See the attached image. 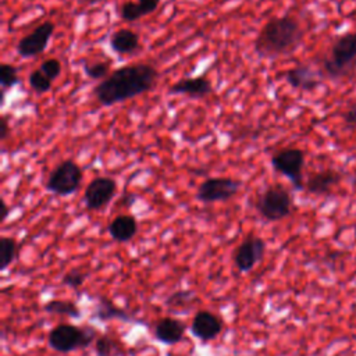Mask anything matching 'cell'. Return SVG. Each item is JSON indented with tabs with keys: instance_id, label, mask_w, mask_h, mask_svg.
I'll list each match as a JSON object with an SVG mask.
<instances>
[{
	"instance_id": "6da1fadb",
	"label": "cell",
	"mask_w": 356,
	"mask_h": 356,
	"mask_svg": "<svg viewBox=\"0 0 356 356\" xmlns=\"http://www.w3.org/2000/svg\"><path fill=\"white\" fill-rule=\"evenodd\" d=\"M159 75L157 68L152 64H128L100 81L93 88V95L99 104L108 107L150 92L156 86Z\"/></svg>"
},
{
	"instance_id": "7a4b0ae2",
	"label": "cell",
	"mask_w": 356,
	"mask_h": 356,
	"mask_svg": "<svg viewBox=\"0 0 356 356\" xmlns=\"http://www.w3.org/2000/svg\"><path fill=\"white\" fill-rule=\"evenodd\" d=\"M305 31L292 15L274 17L259 31L253 50L259 58H277L293 53L302 43Z\"/></svg>"
},
{
	"instance_id": "3957f363",
	"label": "cell",
	"mask_w": 356,
	"mask_h": 356,
	"mask_svg": "<svg viewBox=\"0 0 356 356\" xmlns=\"http://www.w3.org/2000/svg\"><path fill=\"white\" fill-rule=\"evenodd\" d=\"M356 60V32L338 36L331 44L330 54L321 61L325 75L331 79H341L348 75L350 65Z\"/></svg>"
},
{
	"instance_id": "277c9868",
	"label": "cell",
	"mask_w": 356,
	"mask_h": 356,
	"mask_svg": "<svg viewBox=\"0 0 356 356\" xmlns=\"http://www.w3.org/2000/svg\"><path fill=\"white\" fill-rule=\"evenodd\" d=\"M292 195L281 184L267 186L256 199L257 213L267 221H280L292 213Z\"/></svg>"
},
{
	"instance_id": "5b68a950",
	"label": "cell",
	"mask_w": 356,
	"mask_h": 356,
	"mask_svg": "<svg viewBox=\"0 0 356 356\" xmlns=\"http://www.w3.org/2000/svg\"><path fill=\"white\" fill-rule=\"evenodd\" d=\"M83 179V171L72 159H65L49 174L44 189L56 196H70L75 193Z\"/></svg>"
},
{
	"instance_id": "8992f818",
	"label": "cell",
	"mask_w": 356,
	"mask_h": 356,
	"mask_svg": "<svg viewBox=\"0 0 356 356\" xmlns=\"http://www.w3.org/2000/svg\"><path fill=\"white\" fill-rule=\"evenodd\" d=\"M271 165L278 174L288 178L296 191L305 189V152L302 149L284 147L277 150L271 156Z\"/></svg>"
},
{
	"instance_id": "52a82bcc",
	"label": "cell",
	"mask_w": 356,
	"mask_h": 356,
	"mask_svg": "<svg viewBox=\"0 0 356 356\" xmlns=\"http://www.w3.org/2000/svg\"><path fill=\"white\" fill-rule=\"evenodd\" d=\"M95 330L78 328L71 324H60L49 334V345L57 352H71L88 346L95 338Z\"/></svg>"
},
{
	"instance_id": "ba28073f",
	"label": "cell",
	"mask_w": 356,
	"mask_h": 356,
	"mask_svg": "<svg viewBox=\"0 0 356 356\" xmlns=\"http://www.w3.org/2000/svg\"><path fill=\"white\" fill-rule=\"evenodd\" d=\"M242 182L231 177H210L204 179L196 191V199L202 203L227 202L241 189Z\"/></svg>"
},
{
	"instance_id": "9c48e42d",
	"label": "cell",
	"mask_w": 356,
	"mask_h": 356,
	"mask_svg": "<svg viewBox=\"0 0 356 356\" xmlns=\"http://www.w3.org/2000/svg\"><path fill=\"white\" fill-rule=\"evenodd\" d=\"M56 25L51 21H44L39 24L32 32L22 36L17 46V54L22 58H32L39 54H42L46 47L49 46V42L54 33Z\"/></svg>"
},
{
	"instance_id": "30bf717a",
	"label": "cell",
	"mask_w": 356,
	"mask_h": 356,
	"mask_svg": "<svg viewBox=\"0 0 356 356\" xmlns=\"http://www.w3.org/2000/svg\"><path fill=\"white\" fill-rule=\"evenodd\" d=\"M117 193V181L111 177H96L85 188L83 202L88 210L104 209Z\"/></svg>"
},
{
	"instance_id": "8fae6325",
	"label": "cell",
	"mask_w": 356,
	"mask_h": 356,
	"mask_svg": "<svg viewBox=\"0 0 356 356\" xmlns=\"http://www.w3.org/2000/svg\"><path fill=\"white\" fill-rule=\"evenodd\" d=\"M264 253L266 242L256 235H248L234 250L232 259L236 268L245 273L252 270L263 259Z\"/></svg>"
},
{
	"instance_id": "7c38bea8",
	"label": "cell",
	"mask_w": 356,
	"mask_h": 356,
	"mask_svg": "<svg viewBox=\"0 0 356 356\" xmlns=\"http://www.w3.org/2000/svg\"><path fill=\"white\" fill-rule=\"evenodd\" d=\"M284 76L291 88L303 92H312L321 83L318 72L309 64H298L289 68Z\"/></svg>"
},
{
	"instance_id": "4fadbf2b",
	"label": "cell",
	"mask_w": 356,
	"mask_h": 356,
	"mask_svg": "<svg viewBox=\"0 0 356 356\" xmlns=\"http://www.w3.org/2000/svg\"><path fill=\"white\" fill-rule=\"evenodd\" d=\"M211 92V82L202 75L178 79L168 88V95H182L191 99H203L209 96Z\"/></svg>"
},
{
	"instance_id": "5bb4252c",
	"label": "cell",
	"mask_w": 356,
	"mask_h": 356,
	"mask_svg": "<svg viewBox=\"0 0 356 356\" xmlns=\"http://www.w3.org/2000/svg\"><path fill=\"white\" fill-rule=\"evenodd\" d=\"M342 179V175L338 170L334 168H325L318 172L312 174L306 181H305V189L317 196H324L330 195L332 188L338 185Z\"/></svg>"
},
{
	"instance_id": "9a60e30c",
	"label": "cell",
	"mask_w": 356,
	"mask_h": 356,
	"mask_svg": "<svg viewBox=\"0 0 356 356\" xmlns=\"http://www.w3.org/2000/svg\"><path fill=\"white\" fill-rule=\"evenodd\" d=\"M221 320L207 310L197 312L191 324V332L193 334V337L203 341L214 339L221 332Z\"/></svg>"
},
{
	"instance_id": "2e32d148",
	"label": "cell",
	"mask_w": 356,
	"mask_h": 356,
	"mask_svg": "<svg viewBox=\"0 0 356 356\" xmlns=\"http://www.w3.org/2000/svg\"><path fill=\"white\" fill-rule=\"evenodd\" d=\"M110 47L114 53L121 54V56L132 54L136 50H139V47H140L139 35L132 29L121 28L111 35Z\"/></svg>"
},
{
	"instance_id": "e0dca14e",
	"label": "cell",
	"mask_w": 356,
	"mask_h": 356,
	"mask_svg": "<svg viewBox=\"0 0 356 356\" xmlns=\"http://www.w3.org/2000/svg\"><path fill=\"white\" fill-rule=\"evenodd\" d=\"M138 232V221L134 216L120 214L108 224V234L117 242H128Z\"/></svg>"
},
{
	"instance_id": "ac0fdd59",
	"label": "cell",
	"mask_w": 356,
	"mask_h": 356,
	"mask_svg": "<svg viewBox=\"0 0 356 356\" xmlns=\"http://www.w3.org/2000/svg\"><path fill=\"white\" fill-rule=\"evenodd\" d=\"M185 332V325L175 318L164 317L156 323L154 327V337L167 345L177 343L182 339Z\"/></svg>"
},
{
	"instance_id": "d6986e66",
	"label": "cell",
	"mask_w": 356,
	"mask_h": 356,
	"mask_svg": "<svg viewBox=\"0 0 356 356\" xmlns=\"http://www.w3.org/2000/svg\"><path fill=\"white\" fill-rule=\"evenodd\" d=\"M44 312L53 314H64L70 317H78L79 309L74 302L63 300V299H53L44 305Z\"/></svg>"
},
{
	"instance_id": "ffe728a7",
	"label": "cell",
	"mask_w": 356,
	"mask_h": 356,
	"mask_svg": "<svg viewBox=\"0 0 356 356\" xmlns=\"http://www.w3.org/2000/svg\"><path fill=\"white\" fill-rule=\"evenodd\" d=\"M17 256V242L14 238L3 236L0 239V270H6Z\"/></svg>"
},
{
	"instance_id": "44dd1931",
	"label": "cell",
	"mask_w": 356,
	"mask_h": 356,
	"mask_svg": "<svg viewBox=\"0 0 356 356\" xmlns=\"http://www.w3.org/2000/svg\"><path fill=\"white\" fill-rule=\"evenodd\" d=\"M83 72L88 78L93 81H103L106 79L111 72H110V64L106 61H85L83 63Z\"/></svg>"
},
{
	"instance_id": "7402d4cb",
	"label": "cell",
	"mask_w": 356,
	"mask_h": 356,
	"mask_svg": "<svg viewBox=\"0 0 356 356\" xmlns=\"http://www.w3.org/2000/svg\"><path fill=\"white\" fill-rule=\"evenodd\" d=\"M28 83H29V88L36 93H46L53 86V81L49 79L39 68L29 72Z\"/></svg>"
},
{
	"instance_id": "603a6c76",
	"label": "cell",
	"mask_w": 356,
	"mask_h": 356,
	"mask_svg": "<svg viewBox=\"0 0 356 356\" xmlns=\"http://www.w3.org/2000/svg\"><path fill=\"white\" fill-rule=\"evenodd\" d=\"M95 350H96L97 356H114V355L121 353L120 345L107 335H102L96 339Z\"/></svg>"
},
{
	"instance_id": "cb8c5ba5",
	"label": "cell",
	"mask_w": 356,
	"mask_h": 356,
	"mask_svg": "<svg viewBox=\"0 0 356 356\" xmlns=\"http://www.w3.org/2000/svg\"><path fill=\"white\" fill-rule=\"evenodd\" d=\"M19 82L18 70L13 64H1L0 67V85L4 89H10Z\"/></svg>"
},
{
	"instance_id": "d4e9b609",
	"label": "cell",
	"mask_w": 356,
	"mask_h": 356,
	"mask_svg": "<svg viewBox=\"0 0 356 356\" xmlns=\"http://www.w3.org/2000/svg\"><path fill=\"white\" fill-rule=\"evenodd\" d=\"M120 17L127 22L138 21L143 17L136 1H124L120 7Z\"/></svg>"
},
{
	"instance_id": "484cf974",
	"label": "cell",
	"mask_w": 356,
	"mask_h": 356,
	"mask_svg": "<svg viewBox=\"0 0 356 356\" xmlns=\"http://www.w3.org/2000/svg\"><path fill=\"white\" fill-rule=\"evenodd\" d=\"M39 70L51 81L57 79L61 72H63V65L61 61L58 58H47L44 61H42V64L39 65Z\"/></svg>"
},
{
	"instance_id": "4316f807",
	"label": "cell",
	"mask_w": 356,
	"mask_h": 356,
	"mask_svg": "<svg viewBox=\"0 0 356 356\" xmlns=\"http://www.w3.org/2000/svg\"><path fill=\"white\" fill-rule=\"evenodd\" d=\"M97 316H99L100 318H103V320L113 318V317H120V318L129 320V317L124 313V310L117 309L113 303H108V302H106V300H103V302H102V306H99Z\"/></svg>"
},
{
	"instance_id": "83f0119b",
	"label": "cell",
	"mask_w": 356,
	"mask_h": 356,
	"mask_svg": "<svg viewBox=\"0 0 356 356\" xmlns=\"http://www.w3.org/2000/svg\"><path fill=\"white\" fill-rule=\"evenodd\" d=\"M83 281H85V274L81 270H76V268H74L70 273H67L64 275V278H63V282L65 285L71 286V288L81 286L83 284Z\"/></svg>"
},
{
	"instance_id": "f1b7e54d",
	"label": "cell",
	"mask_w": 356,
	"mask_h": 356,
	"mask_svg": "<svg viewBox=\"0 0 356 356\" xmlns=\"http://www.w3.org/2000/svg\"><path fill=\"white\" fill-rule=\"evenodd\" d=\"M136 3L139 6L143 17H146V15L153 14L159 8L161 0H136Z\"/></svg>"
},
{
	"instance_id": "f546056e",
	"label": "cell",
	"mask_w": 356,
	"mask_h": 356,
	"mask_svg": "<svg viewBox=\"0 0 356 356\" xmlns=\"http://www.w3.org/2000/svg\"><path fill=\"white\" fill-rule=\"evenodd\" d=\"M343 122L346 128L355 129L356 128V104L350 106L345 113H343Z\"/></svg>"
},
{
	"instance_id": "4dcf8cb0",
	"label": "cell",
	"mask_w": 356,
	"mask_h": 356,
	"mask_svg": "<svg viewBox=\"0 0 356 356\" xmlns=\"http://www.w3.org/2000/svg\"><path fill=\"white\" fill-rule=\"evenodd\" d=\"M10 135V125H8V120L6 115L0 117V139L6 140Z\"/></svg>"
},
{
	"instance_id": "1f68e13d",
	"label": "cell",
	"mask_w": 356,
	"mask_h": 356,
	"mask_svg": "<svg viewBox=\"0 0 356 356\" xmlns=\"http://www.w3.org/2000/svg\"><path fill=\"white\" fill-rule=\"evenodd\" d=\"M134 202H135V195H134V193H125V195L121 197L120 204H122L124 207H129Z\"/></svg>"
},
{
	"instance_id": "d6a6232c",
	"label": "cell",
	"mask_w": 356,
	"mask_h": 356,
	"mask_svg": "<svg viewBox=\"0 0 356 356\" xmlns=\"http://www.w3.org/2000/svg\"><path fill=\"white\" fill-rule=\"evenodd\" d=\"M0 204H1V220L4 221V220L7 218V216H8V206H7V203L4 202V199H1Z\"/></svg>"
},
{
	"instance_id": "836d02e7",
	"label": "cell",
	"mask_w": 356,
	"mask_h": 356,
	"mask_svg": "<svg viewBox=\"0 0 356 356\" xmlns=\"http://www.w3.org/2000/svg\"><path fill=\"white\" fill-rule=\"evenodd\" d=\"M79 3H85V4H89V6H93V4H97V3H102L104 0H78Z\"/></svg>"
}]
</instances>
